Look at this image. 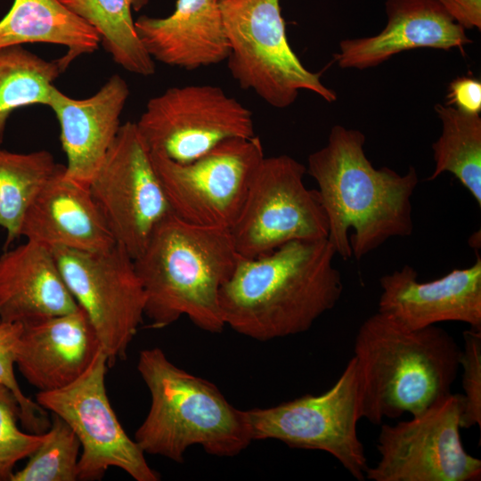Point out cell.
Returning <instances> with one entry per match:
<instances>
[{
	"label": "cell",
	"instance_id": "obj_31",
	"mask_svg": "<svg viewBox=\"0 0 481 481\" xmlns=\"http://www.w3.org/2000/svg\"><path fill=\"white\" fill-rule=\"evenodd\" d=\"M446 105L460 110L479 114L481 111V82L472 77L462 76L448 86Z\"/></svg>",
	"mask_w": 481,
	"mask_h": 481
},
{
	"label": "cell",
	"instance_id": "obj_27",
	"mask_svg": "<svg viewBox=\"0 0 481 481\" xmlns=\"http://www.w3.org/2000/svg\"><path fill=\"white\" fill-rule=\"evenodd\" d=\"M81 444L72 428L58 415L26 466L13 472L11 481H75Z\"/></svg>",
	"mask_w": 481,
	"mask_h": 481
},
{
	"label": "cell",
	"instance_id": "obj_17",
	"mask_svg": "<svg viewBox=\"0 0 481 481\" xmlns=\"http://www.w3.org/2000/svg\"><path fill=\"white\" fill-rule=\"evenodd\" d=\"M128 96L127 83L117 74L86 99L71 98L53 87L48 107L59 122L67 176L90 185L122 125Z\"/></svg>",
	"mask_w": 481,
	"mask_h": 481
},
{
	"label": "cell",
	"instance_id": "obj_28",
	"mask_svg": "<svg viewBox=\"0 0 481 481\" xmlns=\"http://www.w3.org/2000/svg\"><path fill=\"white\" fill-rule=\"evenodd\" d=\"M20 407L16 395L0 383V481L10 480L16 463L30 454L43 442V434L21 431L17 422Z\"/></svg>",
	"mask_w": 481,
	"mask_h": 481
},
{
	"label": "cell",
	"instance_id": "obj_13",
	"mask_svg": "<svg viewBox=\"0 0 481 481\" xmlns=\"http://www.w3.org/2000/svg\"><path fill=\"white\" fill-rule=\"evenodd\" d=\"M51 249L69 290L86 313L109 365L125 359L144 317L145 295L134 259L117 243L100 252Z\"/></svg>",
	"mask_w": 481,
	"mask_h": 481
},
{
	"label": "cell",
	"instance_id": "obj_8",
	"mask_svg": "<svg viewBox=\"0 0 481 481\" xmlns=\"http://www.w3.org/2000/svg\"><path fill=\"white\" fill-rule=\"evenodd\" d=\"M306 167L281 154L264 157L230 232L238 254L255 258L293 240L328 237V221L316 190L304 183Z\"/></svg>",
	"mask_w": 481,
	"mask_h": 481
},
{
	"label": "cell",
	"instance_id": "obj_5",
	"mask_svg": "<svg viewBox=\"0 0 481 481\" xmlns=\"http://www.w3.org/2000/svg\"><path fill=\"white\" fill-rule=\"evenodd\" d=\"M137 370L151 394L149 412L135 434L144 453L183 463L192 445L233 457L251 443L245 411L210 381L175 365L162 349L142 350Z\"/></svg>",
	"mask_w": 481,
	"mask_h": 481
},
{
	"label": "cell",
	"instance_id": "obj_10",
	"mask_svg": "<svg viewBox=\"0 0 481 481\" xmlns=\"http://www.w3.org/2000/svg\"><path fill=\"white\" fill-rule=\"evenodd\" d=\"M462 395L441 398L423 412L395 425L382 424L379 461L368 467L371 481H477L481 461L465 450L460 429Z\"/></svg>",
	"mask_w": 481,
	"mask_h": 481
},
{
	"label": "cell",
	"instance_id": "obj_23",
	"mask_svg": "<svg viewBox=\"0 0 481 481\" xmlns=\"http://www.w3.org/2000/svg\"><path fill=\"white\" fill-rule=\"evenodd\" d=\"M60 1L97 31L117 64L139 76L155 73V61L144 50L132 16V11L139 12L149 0Z\"/></svg>",
	"mask_w": 481,
	"mask_h": 481
},
{
	"label": "cell",
	"instance_id": "obj_9",
	"mask_svg": "<svg viewBox=\"0 0 481 481\" xmlns=\"http://www.w3.org/2000/svg\"><path fill=\"white\" fill-rule=\"evenodd\" d=\"M264 157L257 135L225 140L187 163L151 152L172 213L191 224L229 230Z\"/></svg>",
	"mask_w": 481,
	"mask_h": 481
},
{
	"label": "cell",
	"instance_id": "obj_20",
	"mask_svg": "<svg viewBox=\"0 0 481 481\" xmlns=\"http://www.w3.org/2000/svg\"><path fill=\"white\" fill-rule=\"evenodd\" d=\"M135 28L151 58L168 66L192 70L230 54L219 0H176L168 16L142 15Z\"/></svg>",
	"mask_w": 481,
	"mask_h": 481
},
{
	"label": "cell",
	"instance_id": "obj_24",
	"mask_svg": "<svg viewBox=\"0 0 481 481\" xmlns=\"http://www.w3.org/2000/svg\"><path fill=\"white\" fill-rule=\"evenodd\" d=\"M442 132L432 144L435 167L427 179L452 174L481 207V118L446 104H436Z\"/></svg>",
	"mask_w": 481,
	"mask_h": 481
},
{
	"label": "cell",
	"instance_id": "obj_32",
	"mask_svg": "<svg viewBox=\"0 0 481 481\" xmlns=\"http://www.w3.org/2000/svg\"><path fill=\"white\" fill-rule=\"evenodd\" d=\"M464 29H481V0H436Z\"/></svg>",
	"mask_w": 481,
	"mask_h": 481
},
{
	"label": "cell",
	"instance_id": "obj_33",
	"mask_svg": "<svg viewBox=\"0 0 481 481\" xmlns=\"http://www.w3.org/2000/svg\"><path fill=\"white\" fill-rule=\"evenodd\" d=\"M219 1H222V0H219Z\"/></svg>",
	"mask_w": 481,
	"mask_h": 481
},
{
	"label": "cell",
	"instance_id": "obj_25",
	"mask_svg": "<svg viewBox=\"0 0 481 481\" xmlns=\"http://www.w3.org/2000/svg\"><path fill=\"white\" fill-rule=\"evenodd\" d=\"M61 166L45 150L20 153L0 148V227L6 231L5 249L21 237L28 208Z\"/></svg>",
	"mask_w": 481,
	"mask_h": 481
},
{
	"label": "cell",
	"instance_id": "obj_6",
	"mask_svg": "<svg viewBox=\"0 0 481 481\" xmlns=\"http://www.w3.org/2000/svg\"><path fill=\"white\" fill-rule=\"evenodd\" d=\"M220 7L230 44L228 68L242 89L278 109L293 104L299 91L337 100L321 74L307 69L292 50L280 0H222Z\"/></svg>",
	"mask_w": 481,
	"mask_h": 481
},
{
	"label": "cell",
	"instance_id": "obj_4",
	"mask_svg": "<svg viewBox=\"0 0 481 481\" xmlns=\"http://www.w3.org/2000/svg\"><path fill=\"white\" fill-rule=\"evenodd\" d=\"M239 257L229 229L167 216L134 259L151 327L162 329L185 315L203 330L221 332L219 291Z\"/></svg>",
	"mask_w": 481,
	"mask_h": 481
},
{
	"label": "cell",
	"instance_id": "obj_1",
	"mask_svg": "<svg viewBox=\"0 0 481 481\" xmlns=\"http://www.w3.org/2000/svg\"><path fill=\"white\" fill-rule=\"evenodd\" d=\"M328 239L289 241L255 258L239 257L219 291L225 326L266 341L307 331L343 293Z\"/></svg>",
	"mask_w": 481,
	"mask_h": 481
},
{
	"label": "cell",
	"instance_id": "obj_3",
	"mask_svg": "<svg viewBox=\"0 0 481 481\" xmlns=\"http://www.w3.org/2000/svg\"><path fill=\"white\" fill-rule=\"evenodd\" d=\"M461 348L444 329L411 330L377 312L355 338L362 418L373 424L416 416L451 393Z\"/></svg>",
	"mask_w": 481,
	"mask_h": 481
},
{
	"label": "cell",
	"instance_id": "obj_34",
	"mask_svg": "<svg viewBox=\"0 0 481 481\" xmlns=\"http://www.w3.org/2000/svg\"><path fill=\"white\" fill-rule=\"evenodd\" d=\"M0 322H1V320H0Z\"/></svg>",
	"mask_w": 481,
	"mask_h": 481
},
{
	"label": "cell",
	"instance_id": "obj_7",
	"mask_svg": "<svg viewBox=\"0 0 481 481\" xmlns=\"http://www.w3.org/2000/svg\"><path fill=\"white\" fill-rule=\"evenodd\" d=\"M253 440L275 439L291 448L330 453L356 480L368 469L357 433L362 419L357 364L353 356L337 381L324 393L268 408L245 411Z\"/></svg>",
	"mask_w": 481,
	"mask_h": 481
},
{
	"label": "cell",
	"instance_id": "obj_18",
	"mask_svg": "<svg viewBox=\"0 0 481 481\" xmlns=\"http://www.w3.org/2000/svg\"><path fill=\"white\" fill-rule=\"evenodd\" d=\"M101 349L86 313L78 306L71 313L24 324L15 363L30 385L51 391L80 377Z\"/></svg>",
	"mask_w": 481,
	"mask_h": 481
},
{
	"label": "cell",
	"instance_id": "obj_19",
	"mask_svg": "<svg viewBox=\"0 0 481 481\" xmlns=\"http://www.w3.org/2000/svg\"><path fill=\"white\" fill-rule=\"evenodd\" d=\"M21 236L50 249L100 252L116 241L89 186L65 174L62 165L28 208Z\"/></svg>",
	"mask_w": 481,
	"mask_h": 481
},
{
	"label": "cell",
	"instance_id": "obj_11",
	"mask_svg": "<svg viewBox=\"0 0 481 481\" xmlns=\"http://www.w3.org/2000/svg\"><path fill=\"white\" fill-rule=\"evenodd\" d=\"M108 357L99 350L86 371L70 384L55 390L39 391L36 402L61 417L79 439V480H100L115 467L136 481H158L159 475L145 459L138 444L121 426L107 395Z\"/></svg>",
	"mask_w": 481,
	"mask_h": 481
},
{
	"label": "cell",
	"instance_id": "obj_12",
	"mask_svg": "<svg viewBox=\"0 0 481 481\" xmlns=\"http://www.w3.org/2000/svg\"><path fill=\"white\" fill-rule=\"evenodd\" d=\"M136 126L152 153L178 163L220 143L256 135L251 111L216 86L189 85L151 98Z\"/></svg>",
	"mask_w": 481,
	"mask_h": 481
},
{
	"label": "cell",
	"instance_id": "obj_14",
	"mask_svg": "<svg viewBox=\"0 0 481 481\" xmlns=\"http://www.w3.org/2000/svg\"><path fill=\"white\" fill-rule=\"evenodd\" d=\"M89 188L116 243L133 259L157 225L172 214L135 122L121 125Z\"/></svg>",
	"mask_w": 481,
	"mask_h": 481
},
{
	"label": "cell",
	"instance_id": "obj_16",
	"mask_svg": "<svg viewBox=\"0 0 481 481\" xmlns=\"http://www.w3.org/2000/svg\"><path fill=\"white\" fill-rule=\"evenodd\" d=\"M385 11L387 22L379 34L340 42L334 55L340 68H372L416 48H458L464 53L472 42L436 0H387Z\"/></svg>",
	"mask_w": 481,
	"mask_h": 481
},
{
	"label": "cell",
	"instance_id": "obj_29",
	"mask_svg": "<svg viewBox=\"0 0 481 481\" xmlns=\"http://www.w3.org/2000/svg\"><path fill=\"white\" fill-rule=\"evenodd\" d=\"M22 329L23 325L19 322H0V383L16 395L20 407V420L22 426L31 433L43 434L51 424L47 419V411L22 393L13 371Z\"/></svg>",
	"mask_w": 481,
	"mask_h": 481
},
{
	"label": "cell",
	"instance_id": "obj_21",
	"mask_svg": "<svg viewBox=\"0 0 481 481\" xmlns=\"http://www.w3.org/2000/svg\"><path fill=\"white\" fill-rule=\"evenodd\" d=\"M77 308L50 248L26 240L0 256L1 322L24 325Z\"/></svg>",
	"mask_w": 481,
	"mask_h": 481
},
{
	"label": "cell",
	"instance_id": "obj_26",
	"mask_svg": "<svg viewBox=\"0 0 481 481\" xmlns=\"http://www.w3.org/2000/svg\"><path fill=\"white\" fill-rule=\"evenodd\" d=\"M66 69L60 59L45 60L22 45L0 48V145L17 109L48 106L53 82Z\"/></svg>",
	"mask_w": 481,
	"mask_h": 481
},
{
	"label": "cell",
	"instance_id": "obj_2",
	"mask_svg": "<svg viewBox=\"0 0 481 481\" xmlns=\"http://www.w3.org/2000/svg\"><path fill=\"white\" fill-rule=\"evenodd\" d=\"M365 135L334 126L327 143L308 157L306 173L328 221V240L344 260H361L390 238L412 233V196L418 185L416 169L398 174L376 168L364 151Z\"/></svg>",
	"mask_w": 481,
	"mask_h": 481
},
{
	"label": "cell",
	"instance_id": "obj_15",
	"mask_svg": "<svg viewBox=\"0 0 481 481\" xmlns=\"http://www.w3.org/2000/svg\"><path fill=\"white\" fill-rule=\"evenodd\" d=\"M378 312L404 327L422 329L443 322H461L481 330V257L430 281H418L416 270L404 265L379 279Z\"/></svg>",
	"mask_w": 481,
	"mask_h": 481
},
{
	"label": "cell",
	"instance_id": "obj_30",
	"mask_svg": "<svg viewBox=\"0 0 481 481\" xmlns=\"http://www.w3.org/2000/svg\"><path fill=\"white\" fill-rule=\"evenodd\" d=\"M463 347L460 367H462L461 428L481 427V330L470 328L463 332Z\"/></svg>",
	"mask_w": 481,
	"mask_h": 481
},
{
	"label": "cell",
	"instance_id": "obj_22",
	"mask_svg": "<svg viewBox=\"0 0 481 481\" xmlns=\"http://www.w3.org/2000/svg\"><path fill=\"white\" fill-rule=\"evenodd\" d=\"M31 43L65 46L60 60L67 69L78 56L95 52L101 37L60 0H13L0 20V48Z\"/></svg>",
	"mask_w": 481,
	"mask_h": 481
}]
</instances>
